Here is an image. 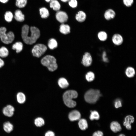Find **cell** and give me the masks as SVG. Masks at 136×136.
<instances>
[{
	"label": "cell",
	"instance_id": "cell-1",
	"mask_svg": "<svg viewBox=\"0 0 136 136\" xmlns=\"http://www.w3.org/2000/svg\"><path fill=\"white\" fill-rule=\"evenodd\" d=\"M29 27L26 24L24 25L22 27L21 37L23 42L26 44L32 45L35 43L40 36L39 30L35 26H31L30 28L31 34L29 35Z\"/></svg>",
	"mask_w": 136,
	"mask_h": 136
},
{
	"label": "cell",
	"instance_id": "cell-27",
	"mask_svg": "<svg viewBox=\"0 0 136 136\" xmlns=\"http://www.w3.org/2000/svg\"><path fill=\"white\" fill-rule=\"evenodd\" d=\"M57 43L56 40L53 38L50 39L48 43V46L51 49L56 48L57 46Z\"/></svg>",
	"mask_w": 136,
	"mask_h": 136
},
{
	"label": "cell",
	"instance_id": "cell-7",
	"mask_svg": "<svg viewBox=\"0 0 136 136\" xmlns=\"http://www.w3.org/2000/svg\"><path fill=\"white\" fill-rule=\"evenodd\" d=\"M92 61L91 54L89 52H86L84 53L81 62L85 66L89 67L92 64Z\"/></svg>",
	"mask_w": 136,
	"mask_h": 136
},
{
	"label": "cell",
	"instance_id": "cell-21",
	"mask_svg": "<svg viewBox=\"0 0 136 136\" xmlns=\"http://www.w3.org/2000/svg\"><path fill=\"white\" fill-rule=\"evenodd\" d=\"M23 47V44L21 42H17L13 45L12 49L14 50H16V53H18L22 51Z\"/></svg>",
	"mask_w": 136,
	"mask_h": 136
},
{
	"label": "cell",
	"instance_id": "cell-37",
	"mask_svg": "<svg viewBox=\"0 0 136 136\" xmlns=\"http://www.w3.org/2000/svg\"><path fill=\"white\" fill-rule=\"evenodd\" d=\"M103 135L102 131L98 130L94 132L92 136H103Z\"/></svg>",
	"mask_w": 136,
	"mask_h": 136
},
{
	"label": "cell",
	"instance_id": "cell-43",
	"mask_svg": "<svg viewBox=\"0 0 136 136\" xmlns=\"http://www.w3.org/2000/svg\"><path fill=\"white\" fill-rule=\"evenodd\" d=\"M45 0L47 2H50L52 0Z\"/></svg>",
	"mask_w": 136,
	"mask_h": 136
},
{
	"label": "cell",
	"instance_id": "cell-9",
	"mask_svg": "<svg viewBox=\"0 0 136 136\" xmlns=\"http://www.w3.org/2000/svg\"><path fill=\"white\" fill-rule=\"evenodd\" d=\"M112 40L114 44L117 46L121 45L123 41L122 36L120 34L118 33H115L113 36Z\"/></svg>",
	"mask_w": 136,
	"mask_h": 136
},
{
	"label": "cell",
	"instance_id": "cell-42",
	"mask_svg": "<svg viewBox=\"0 0 136 136\" xmlns=\"http://www.w3.org/2000/svg\"><path fill=\"white\" fill-rule=\"evenodd\" d=\"M118 136H125V135L123 134H119Z\"/></svg>",
	"mask_w": 136,
	"mask_h": 136
},
{
	"label": "cell",
	"instance_id": "cell-40",
	"mask_svg": "<svg viewBox=\"0 0 136 136\" xmlns=\"http://www.w3.org/2000/svg\"><path fill=\"white\" fill-rule=\"evenodd\" d=\"M9 0H0V2L2 3H5L8 2Z\"/></svg>",
	"mask_w": 136,
	"mask_h": 136
},
{
	"label": "cell",
	"instance_id": "cell-15",
	"mask_svg": "<svg viewBox=\"0 0 136 136\" xmlns=\"http://www.w3.org/2000/svg\"><path fill=\"white\" fill-rule=\"evenodd\" d=\"M104 16L106 20H110L114 18L115 16V13L113 10L110 9L105 11Z\"/></svg>",
	"mask_w": 136,
	"mask_h": 136
},
{
	"label": "cell",
	"instance_id": "cell-25",
	"mask_svg": "<svg viewBox=\"0 0 136 136\" xmlns=\"http://www.w3.org/2000/svg\"><path fill=\"white\" fill-rule=\"evenodd\" d=\"M98 39L101 41H105L108 38V36L107 32L104 31H101L98 32L97 34Z\"/></svg>",
	"mask_w": 136,
	"mask_h": 136
},
{
	"label": "cell",
	"instance_id": "cell-2",
	"mask_svg": "<svg viewBox=\"0 0 136 136\" xmlns=\"http://www.w3.org/2000/svg\"><path fill=\"white\" fill-rule=\"evenodd\" d=\"M78 96V93L75 90H70L66 91L64 93L63 96L65 105L69 108L75 107L76 105V103L73 99L76 98Z\"/></svg>",
	"mask_w": 136,
	"mask_h": 136
},
{
	"label": "cell",
	"instance_id": "cell-12",
	"mask_svg": "<svg viewBox=\"0 0 136 136\" xmlns=\"http://www.w3.org/2000/svg\"><path fill=\"white\" fill-rule=\"evenodd\" d=\"M134 120V118L133 116H127L125 118L123 125L127 129L130 130L131 129V124L133 122Z\"/></svg>",
	"mask_w": 136,
	"mask_h": 136
},
{
	"label": "cell",
	"instance_id": "cell-16",
	"mask_svg": "<svg viewBox=\"0 0 136 136\" xmlns=\"http://www.w3.org/2000/svg\"><path fill=\"white\" fill-rule=\"evenodd\" d=\"M13 125L9 121L5 122L3 124V128L5 131L7 133H10L13 129Z\"/></svg>",
	"mask_w": 136,
	"mask_h": 136
},
{
	"label": "cell",
	"instance_id": "cell-14",
	"mask_svg": "<svg viewBox=\"0 0 136 136\" xmlns=\"http://www.w3.org/2000/svg\"><path fill=\"white\" fill-rule=\"evenodd\" d=\"M110 128L112 131L115 133L120 131L122 129L120 124L116 121H113L111 123Z\"/></svg>",
	"mask_w": 136,
	"mask_h": 136
},
{
	"label": "cell",
	"instance_id": "cell-31",
	"mask_svg": "<svg viewBox=\"0 0 136 136\" xmlns=\"http://www.w3.org/2000/svg\"><path fill=\"white\" fill-rule=\"evenodd\" d=\"M27 0H16L15 5L20 8H22L25 7L27 3Z\"/></svg>",
	"mask_w": 136,
	"mask_h": 136
},
{
	"label": "cell",
	"instance_id": "cell-38",
	"mask_svg": "<svg viewBox=\"0 0 136 136\" xmlns=\"http://www.w3.org/2000/svg\"><path fill=\"white\" fill-rule=\"evenodd\" d=\"M55 133L51 130L47 131L45 133V136H55Z\"/></svg>",
	"mask_w": 136,
	"mask_h": 136
},
{
	"label": "cell",
	"instance_id": "cell-26",
	"mask_svg": "<svg viewBox=\"0 0 136 136\" xmlns=\"http://www.w3.org/2000/svg\"><path fill=\"white\" fill-rule=\"evenodd\" d=\"M39 11L42 18H46L49 16V12L46 8L45 7L41 8L40 9Z\"/></svg>",
	"mask_w": 136,
	"mask_h": 136
},
{
	"label": "cell",
	"instance_id": "cell-22",
	"mask_svg": "<svg viewBox=\"0 0 136 136\" xmlns=\"http://www.w3.org/2000/svg\"><path fill=\"white\" fill-rule=\"evenodd\" d=\"M58 84L59 86L62 88H66L69 85V83L67 80L63 78H61L59 79L58 81Z\"/></svg>",
	"mask_w": 136,
	"mask_h": 136
},
{
	"label": "cell",
	"instance_id": "cell-30",
	"mask_svg": "<svg viewBox=\"0 0 136 136\" xmlns=\"http://www.w3.org/2000/svg\"><path fill=\"white\" fill-rule=\"evenodd\" d=\"M9 52L7 49L3 46L0 48V56L2 58L7 57L9 55Z\"/></svg>",
	"mask_w": 136,
	"mask_h": 136
},
{
	"label": "cell",
	"instance_id": "cell-28",
	"mask_svg": "<svg viewBox=\"0 0 136 136\" xmlns=\"http://www.w3.org/2000/svg\"><path fill=\"white\" fill-rule=\"evenodd\" d=\"M45 123L44 119L41 117H37L34 120V124L37 127H41L43 126L44 125Z\"/></svg>",
	"mask_w": 136,
	"mask_h": 136
},
{
	"label": "cell",
	"instance_id": "cell-13",
	"mask_svg": "<svg viewBox=\"0 0 136 136\" xmlns=\"http://www.w3.org/2000/svg\"><path fill=\"white\" fill-rule=\"evenodd\" d=\"M14 18L16 21L19 22L23 21L25 19L24 15L19 9L16 10L15 11Z\"/></svg>",
	"mask_w": 136,
	"mask_h": 136
},
{
	"label": "cell",
	"instance_id": "cell-8",
	"mask_svg": "<svg viewBox=\"0 0 136 136\" xmlns=\"http://www.w3.org/2000/svg\"><path fill=\"white\" fill-rule=\"evenodd\" d=\"M56 17L57 20L59 22L62 23L66 22L68 19V16L65 12L59 11L56 14Z\"/></svg>",
	"mask_w": 136,
	"mask_h": 136
},
{
	"label": "cell",
	"instance_id": "cell-4",
	"mask_svg": "<svg viewBox=\"0 0 136 136\" xmlns=\"http://www.w3.org/2000/svg\"><path fill=\"white\" fill-rule=\"evenodd\" d=\"M6 28L5 27H0V38L3 43L9 44L11 43L14 41L15 36L14 33L11 31L6 33Z\"/></svg>",
	"mask_w": 136,
	"mask_h": 136
},
{
	"label": "cell",
	"instance_id": "cell-20",
	"mask_svg": "<svg viewBox=\"0 0 136 136\" xmlns=\"http://www.w3.org/2000/svg\"><path fill=\"white\" fill-rule=\"evenodd\" d=\"M50 7L56 11H58L60 9V5L57 0H52L50 1Z\"/></svg>",
	"mask_w": 136,
	"mask_h": 136
},
{
	"label": "cell",
	"instance_id": "cell-5",
	"mask_svg": "<svg viewBox=\"0 0 136 136\" xmlns=\"http://www.w3.org/2000/svg\"><path fill=\"white\" fill-rule=\"evenodd\" d=\"M101 95L99 90L90 89L84 95L85 101L90 104H94L98 100Z\"/></svg>",
	"mask_w": 136,
	"mask_h": 136
},
{
	"label": "cell",
	"instance_id": "cell-34",
	"mask_svg": "<svg viewBox=\"0 0 136 136\" xmlns=\"http://www.w3.org/2000/svg\"><path fill=\"white\" fill-rule=\"evenodd\" d=\"M69 6L73 8L76 7L77 5V0H70L69 2Z\"/></svg>",
	"mask_w": 136,
	"mask_h": 136
},
{
	"label": "cell",
	"instance_id": "cell-32",
	"mask_svg": "<svg viewBox=\"0 0 136 136\" xmlns=\"http://www.w3.org/2000/svg\"><path fill=\"white\" fill-rule=\"evenodd\" d=\"M100 118L98 113L96 111H91L90 116L89 118L91 120H98Z\"/></svg>",
	"mask_w": 136,
	"mask_h": 136
},
{
	"label": "cell",
	"instance_id": "cell-33",
	"mask_svg": "<svg viewBox=\"0 0 136 136\" xmlns=\"http://www.w3.org/2000/svg\"><path fill=\"white\" fill-rule=\"evenodd\" d=\"M85 78L87 81L89 82H91L94 80L95 78V75L93 72L89 71L86 74Z\"/></svg>",
	"mask_w": 136,
	"mask_h": 136
},
{
	"label": "cell",
	"instance_id": "cell-29",
	"mask_svg": "<svg viewBox=\"0 0 136 136\" xmlns=\"http://www.w3.org/2000/svg\"><path fill=\"white\" fill-rule=\"evenodd\" d=\"M13 17L12 13L10 11H7L4 15V18L5 20L8 22H11Z\"/></svg>",
	"mask_w": 136,
	"mask_h": 136
},
{
	"label": "cell",
	"instance_id": "cell-41",
	"mask_svg": "<svg viewBox=\"0 0 136 136\" xmlns=\"http://www.w3.org/2000/svg\"><path fill=\"white\" fill-rule=\"evenodd\" d=\"M62 2H67L69 0H61Z\"/></svg>",
	"mask_w": 136,
	"mask_h": 136
},
{
	"label": "cell",
	"instance_id": "cell-6",
	"mask_svg": "<svg viewBox=\"0 0 136 136\" xmlns=\"http://www.w3.org/2000/svg\"><path fill=\"white\" fill-rule=\"evenodd\" d=\"M47 49V47L45 45L42 44H38L34 46L31 52L33 56L37 57H39L44 53Z\"/></svg>",
	"mask_w": 136,
	"mask_h": 136
},
{
	"label": "cell",
	"instance_id": "cell-24",
	"mask_svg": "<svg viewBox=\"0 0 136 136\" xmlns=\"http://www.w3.org/2000/svg\"><path fill=\"white\" fill-rule=\"evenodd\" d=\"M16 98L17 102L20 104L24 103L26 100L25 95L22 92H19L17 93Z\"/></svg>",
	"mask_w": 136,
	"mask_h": 136
},
{
	"label": "cell",
	"instance_id": "cell-10",
	"mask_svg": "<svg viewBox=\"0 0 136 136\" xmlns=\"http://www.w3.org/2000/svg\"><path fill=\"white\" fill-rule=\"evenodd\" d=\"M14 111V108L12 106L8 105L4 108L3 112L5 116L11 117L13 115Z\"/></svg>",
	"mask_w": 136,
	"mask_h": 136
},
{
	"label": "cell",
	"instance_id": "cell-19",
	"mask_svg": "<svg viewBox=\"0 0 136 136\" xmlns=\"http://www.w3.org/2000/svg\"><path fill=\"white\" fill-rule=\"evenodd\" d=\"M78 125L79 128L82 130H85L88 127L87 122L84 119H80L78 123Z\"/></svg>",
	"mask_w": 136,
	"mask_h": 136
},
{
	"label": "cell",
	"instance_id": "cell-17",
	"mask_svg": "<svg viewBox=\"0 0 136 136\" xmlns=\"http://www.w3.org/2000/svg\"><path fill=\"white\" fill-rule=\"evenodd\" d=\"M70 30V26L67 24L62 23L60 26L59 31L63 34L66 35L69 33Z\"/></svg>",
	"mask_w": 136,
	"mask_h": 136
},
{
	"label": "cell",
	"instance_id": "cell-3",
	"mask_svg": "<svg viewBox=\"0 0 136 136\" xmlns=\"http://www.w3.org/2000/svg\"><path fill=\"white\" fill-rule=\"evenodd\" d=\"M41 63L43 65L47 67L48 70L51 72L56 70L58 67L56 59L51 55H47L41 59Z\"/></svg>",
	"mask_w": 136,
	"mask_h": 136
},
{
	"label": "cell",
	"instance_id": "cell-11",
	"mask_svg": "<svg viewBox=\"0 0 136 136\" xmlns=\"http://www.w3.org/2000/svg\"><path fill=\"white\" fill-rule=\"evenodd\" d=\"M81 117V115L80 113L76 110L72 111L69 113L68 116L69 119L72 121L79 120Z\"/></svg>",
	"mask_w": 136,
	"mask_h": 136
},
{
	"label": "cell",
	"instance_id": "cell-23",
	"mask_svg": "<svg viewBox=\"0 0 136 136\" xmlns=\"http://www.w3.org/2000/svg\"><path fill=\"white\" fill-rule=\"evenodd\" d=\"M125 73L126 76L129 78H132L134 77L135 73L134 69L131 66H128L126 69Z\"/></svg>",
	"mask_w": 136,
	"mask_h": 136
},
{
	"label": "cell",
	"instance_id": "cell-39",
	"mask_svg": "<svg viewBox=\"0 0 136 136\" xmlns=\"http://www.w3.org/2000/svg\"><path fill=\"white\" fill-rule=\"evenodd\" d=\"M4 65L3 60L0 58V68L3 67Z\"/></svg>",
	"mask_w": 136,
	"mask_h": 136
},
{
	"label": "cell",
	"instance_id": "cell-36",
	"mask_svg": "<svg viewBox=\"0 0 136 136\" xmlns=\"http://www.w3.org/2000/svg\"><path fill=\"white\" fill-rule=\"evenodd\" d=\"M122 103L121 100L119 99H116L114 103L115 107L117 108L122 106Z\"/></svg>",
	"mask_w": 136,
	"mask_h": 136
},
{
	"label": "cell",
	"instance_id": "cell-18",
	"mask_svg": "<svg viewBox=\"0 0 136 136\" xmlns=\"http://www.w3.org/2000/svg\"><path fill=\"white\" fill-rule=\"evenodd\" d=\"M75 18L79 22H83L86 19V14L84 12L80 11L76 15Z\"/></svg>",
	"mask_w": 136,
	"mask_h": 136
},
{
	"label": "cell",
	"instance_id": "cell-35",
	"mask_svg": "<svg viewBox=\"0 0 136 136\" xmlns=\"http://www.w3.org/2000/svg\"><path fill=\"white\" fill-rule=\"evenodd\" d=\"M133 0H123L124 4L127 7L131 6L133 3Z\"/></svg>",
	"mask_w": 136,
	"mask_h": 136
}]
</instances>
